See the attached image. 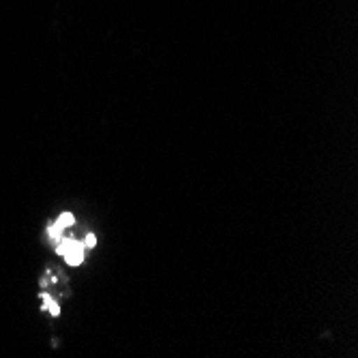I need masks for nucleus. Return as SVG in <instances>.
Returning <instances> with one entry per match:
<instances>
[{"instance_id": "obj_4", "label": "nucleus", "mask_w": 358, "mask_h": 358, "mask_svg": "<svg viewBox=\"0 0 358 358\" xmlns=\"http://www.w3.org/2000/svg\"><path fill=\"white\" fill-rule=\"evenodd\" d=\"M43 301H45V307H48V309H50L54 315H58V311H60V309H58V305H56V303H54V301H52L48 294H43Z\"/></svg>"}, {"instance_id": "obj_5", "label": "nucleus", "mask_w": 358, "mask_h": 358, "mask_svg": "<svg viewBox=\"0 0 358 358\" xmlns=\"http://www.w3.org/2000/svg\"><path fill=\"white\" fill-rule=\"evenodd\" d=\"M94 243H96L94 234H88V236L84 238V247H94Z\"/></svg>"}, {"instance_id": "obj_3", "label": "nucleus", "mask_w": 358, "mask_h": 358, "mask_svg": "<svg viewBox=\"0 0 358 358\" xmlns=\"http://www.w3.org/2000/svg\"><path fill=\"white\" fill-rule=\"evenodd\" d=\"M50 238H52L54 243H58V241L62 238V227H58V225H52V227H50Z\"/></svg>"}, {"instance_id": "obj_1", "label": "nucleus", "mask_w": 358, "mask_h": 358, "mask_svg": "<svg viewBox=\"0 0 358 358\" xmlns=\"http://www.w3.org/2000/svg\"><path fill=\"white\" fill-rule=\"evenodd\" d=\"M56 253L64 255L69 266H80L84 262V245L73 241V238H60L58 241V247H56Z\"/></svg>"}, {"instance_id": "obj_2", "label": "nucleus", "mask_w": 358, "mask_h": 358, "mask_svg": "<svg viewBox=\"0 0 358 358\" xmlns=\"http://www.w3.org/2000/svg\"><path fill=\"white\" fill-rule=\"evenodd\" d=\"M73 223H76V217H73L71 213H62V215L58 217V221H56V225L62 227V230H67V227H71Z\"/></svg>"}]
</instances>
